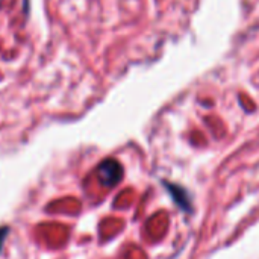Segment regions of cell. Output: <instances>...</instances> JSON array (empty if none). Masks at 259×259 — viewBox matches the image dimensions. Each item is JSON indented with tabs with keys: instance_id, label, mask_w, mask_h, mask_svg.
Masks as SVG:
<instances>
[{
	"instance_id": "cell-1",
	"label": "cell",
	"mask_w": 259,
	"mask_h": 259,
	"mask_svg": "<svg viewBox=\"0 0 259 259\" xmlns=\"http://www.w3.org/2000/svg\"><path fill=\"white\" fill-rule=\"evenodd\" d=\"M121 173H123V170H121L120 164L115 162V161H105L99 167L100 181L106 187H114L115 184H118L120 179H121Z\"/></svg>"
},
{
	"instance_id": "cell-2",
	"label": "cell",
	"mask_w": 259,
	"mask_h": 259,
	"mask_svg": "<svg viewBox=\"0 0 259 259\" xmlns=\"http://www.w3.org/2000/svg\"><path fill=\"white\" fill-rule=\"evenodd\" d=\"M6 234H8V229L6 228H0V247H2V244H3V241L6 238Z\"/></svg>"
}]
</instances>
